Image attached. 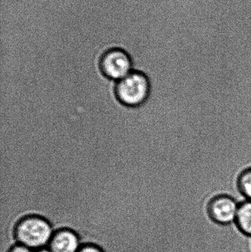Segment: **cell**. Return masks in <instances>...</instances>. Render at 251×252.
I'll use <instances>...</instances> for the list:
<instances>
[{"mask_svg": "<svg viewBox=\"0 0 251 252\" xmlns=\"http://www.w3.org/2000/svg\"><path fill=\"white\" fill-rule=\"evenodd\" d=\"M114 95L117 101L128 108H138L148 100L151 84L148 76L139 70H134L115 83Z\"/></svg>", "mask_w": 251, "mask_h": 252, "instance_id": "1", "label": "cell"}, {"mask_svg": "<svg viewBox=\"0 0 251 252\" xmlns=\"http://www.w3.org/2000/svg\"><path fill=\"white\" fill-rule=\"evenodd\" d=\"M53 235L50 223L41 216H26L18 223L16 239L28 248H39L50 241Z\"/></svg>", "mask_w": 251, "mask_h": 252, "instance_id": "2", "label": "cell"}, {"mask_svg": "<svg viewBox=\"0 0 251 252\" xmlns=\"http://www.w3.org/2000/svg\"><path fill=\"white\" fill-rule=\"evenodd\" d=\"M99 69L105 78L112 82H117L134 71L133 61L125 50L109 49L100 57Z\"/></svg>", "mask_w": 251, "mask_h": 252, "instance_id": "3", "label": "cell"}, {"mask_svg": "<svg viewBox=\"0 0 251 252\" xmlns=\"http://www.w3.org/2000/svg\"><path fill=\"white\" fill-rule=\"evenodd\" d=\"M239 206V203L231 197L221 195L210 203L209 214L217 223L230 224L236 222Z\"/></svg>", "mask_w": 251, "mask_h": 252, "instance_id": "4", "label": "cell"}, {"mask_svg": "<svg viewBox=\"0 0 251 252\" xmlns=\"http://www.w3.org/2000/svg\"><path fill=\"white\" fill-rule=\"evenodd\" d=\"M79 241L77 234L69 229H62L53 235L50 244L52 252H78Z\"/></svg>", "mask_w": 251, "mask_h": 252, "instance_id": "5", "label": "cell"}, {"mask_svg": "<svg viewBox=\"0 0 251 252\" xmlns=\"http://www.w3.org/2000/svg\"><path fill=\"white\" fill-rule=\"evenodd\" d=\"M236 223L242 232L251 236V201L248 200L240 204Z\"/></svg>", "mask_w": 251, "mask_h": 252, "instance_id": "6", "label": "cell"}, {"mask_svg": "<svg viewBox=\"0 0 251 252\" xmlns=\"http://www.w3.org/2000/svg\"><path fill=\"white\" fill-rule=\"evenodd\" d=\"M240 190L249 201H251V168L242 173L239 180Z\"/></svg>", "mask_w": 251, "mask_h": 252, "instance_id": "7", "label": "cell"}, {"mask_svg": "<svg viewBox=\"0 0 251 252\" xmlns=\"http://www.w3.org/2000/svg\"><path fill=\"white\" fill-rule=\"evenodd\" d=\"M78 252H103L100 249L94 246H84Z\"/></svg>", "mask_w": 251, "mask_h": 252, "instance_id": "8", "label": "cell"}, {"mask_svg": "<svg viewBox=\"0 0 251 252\" xmlns=\"http://www.w3.org/2000/svg\"><path fill=\"white\" fill-rule=\"evenodd\" d=\"M10 252H31L28 247H25L24 245L16 246L13 247Z\"/></svg>", "mask_w": 251, "mask_h": 252, "instance_id": "9", "label": "cell"}, {"mask_svg": "<svg viewBox=\"0 0 251 252\" xmlns=\"http://www.w3.org/2000/svg\"><path fill=\"white\" fill-rule=\"evenodd\" d=\"M37 252H52L51 251H49V250H39V251H38Z\"/></svg>", "mask_w": 251, "mask_h": 252, "instance_id": "10", "label": "cell"}]
</instances>
